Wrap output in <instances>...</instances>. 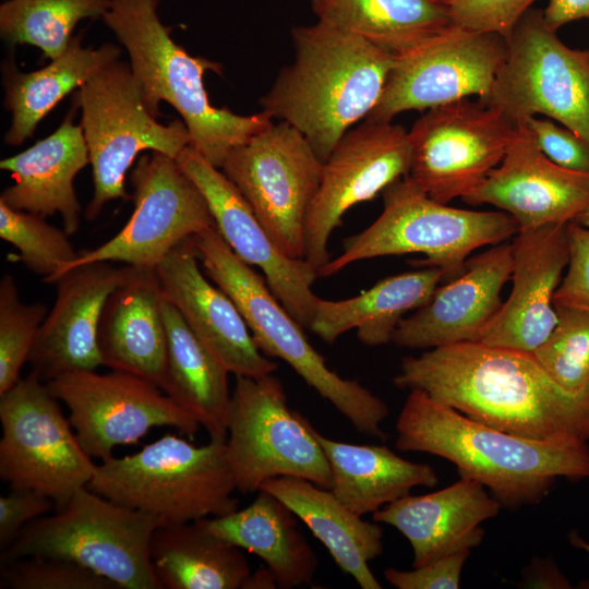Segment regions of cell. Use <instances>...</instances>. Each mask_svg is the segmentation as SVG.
Masks as SVG:
<instances>
[{
	"label": "cell",
	"mask_w": 589,
	"mask_h": 589,
	"mask_svg": "<svg viewBox=\"0 0 589 589\" xmlns=\"http://www.w3.org/2000/svg\"><path fill=\"white\" fill-rule=\"evenodd\" d=\"M393 383L512 434L584 440L577 398L530 352L480 341L441 346L404 358Z\"/></svg>",
	"instance_id": "6da1fadb"
},
{
	"label": "cell",
	"mask_w": 589,
	"mask_h": 589,
	"mask_svg": "<svg viewBox=\"0 0 589 589\" xmlns=\"http://www.w3.org/2000/svg\"><path fill=\"white\" fill-rule=\"evenodd\" d=\"M395 445L454 464L460 478L485 486L508 508L542 501L558 478L589 477L588 442L564 436L530 438L512 434L410 390L396 420Z\"/></svg>",
	"instance_id": "7a4b0ae2"
},
{
	"label": "cell",
	"mask_w": 589,
	"mask_h": 589,
	"mask_svg": "<svg viewBox=\"0 0 589 589\" xmlns=\"http://www.w3.org/2000/svg\"><path fill=\"white\" fill-rule=\"evenodd\" d=\"M293 61L261 98L262 110L286 121L324 163L339 140L377 105L395 56L322 22L291 29Z\"/></svg>",
	"instance_id": "3957f363"
},
{
	"label": "cell",
	"mask_w": 589,
	"mask_h": 589,
	"mask_svg": "<svg viewBox=\"0 0 589 589\" xmlns=\"http://www.w3.org/2000/svg\"><path fill=\"white\" fill-rule=\"evenodd\" d=\"M159 0H111L103 16L130 57L144 101L154 117L166 101L181 116L195 148L212 165L221 167L235 147L273 123L261 112L241 116L209 101L204 83L207 71L223 73V65L188 53L175 43L159 19Z\"/></svg>",
	"instance_id": "277c9868"
},
{
	"label": "cell",
	"mask_w": 589,
	"mask_h": 589,
	"mask_svg": "<svg viewBox=\"0 0 589 589\" xmlns=\"http://www.w3.org/2000/svg\"><path fill=\"white\" fill-rule=\"evenodd\" d=\"M207 276L238 306L259 349L285 361L320 396L329 401L360 433L386 440L382 423L387 404L358 381L341 377L312 346L303 326L269 287L221 238L216 227L190 239Z\"/></svg>",
	"instance_id": "5b68a950"
},
{
	"label": "cell",
	"mask_w": 589,
	"mask_h": 589,
	"mask_svg": "<svg viewBox=\"0 0 589 589\" xmlns=\"http://www.w3.org/2000/svg\"><path fill=\"white\" fill-rule=\"evenodd\" d=\"M159 526L219 517L238 509L226 438L204 445L167 433L141 450L103 460L87 485Z\"/></svg>",
	"instance_id": "8992f818"
},
{
	"label": "cell",
	"mask_w": 589,
	"mask_h": 589,
	"mask_svg": "<svg viewBox=\"0 0 589 589\" xmlns=\"http://www.w3.org/2000/svg\"><path fill=\"white\" fill-rule=\"evenodd\" d=\"M382 195L381 215L345 239L341 253L317 271L318 277L363 260L420 253L425 257L412 264L441 268L445 283L461 274L474 250L504 242L519 231L507 213L448 206L430 197L408 176L393 182Z\"/></svg>",
	"instance_id": "52a82bcc"
},
{
	"label": "cell",
	"mask_w": 589,
	"mask_h": 589,
	"mask_svg": "<svg viewBox=\"0 0 589 589\" xmlns=\"http://www.w3.org/2000/svg\"><path fill=\"white\" fill-rule=\"evenodd\" d=\"M156 517L120 505L88 486L56 515L27 524L1 552V561L41 555L75 562L118 589H163L151 562Z\"/></svg>",
	"instance_id": "ba28073f"
},
{
	"label": "cell",
	"mask_w": 589,
	"mask_h": 589,
	"mask_svg": "<svg viewBox=\"0 0 589 589\" xmlns=\"http://www.w3.org/2000/svg\"><path fill=\"white\" fill-rule=\"evenodd\" d=\"M81 128L93 168L94 192L85 217L95 219L105 204L131 200L125 175L137 155L159 152L177 158L191 144L182 120L161 124L145 105L130 64L115 61L87 80L75 95Z\"/></svg>",
	"instance_id": "9c48e42d"
},
{
	"label": "cell",
	"mask_w": 589,
	"mask_h": 589,
	"mask_svg": "<svg viewBox=\"0 0 589 589\" xmlns=\"http://www.w3.org/2000/svg\"><path fill=\"white\" fill-rule=\"evenodd\" d=\"M227 450L237 490L259 491L277 477L332 488V472L314 426L292 410L279 378L236 376L227 422Z\"/></svg>",
	"instance_id": "30bf717a"
},
{
	"label": "cell",
	"mask_w": 589,
	"mask_h": 589,
	"mask_svg": "<svg viewBox=\"0 0 589 589\" xmlns=\"http://www.w3.org/2000/svg\"><path fill=\"white\" fill-rule=\"evenodd\" d=\"M46 382L31 371L0 395V478L36 491L61 510L96 468Z\"/></svg>",
	"instance_id": "8fae6325"
},
{
	"label": "cell",
	"mask_w": 589,
	"mask_h": 589,
	"mask_svg": "<svg viewBox=\"0 0 589 589\" xmlns=\"http://www.w3.org/2000/svg\"><path fill=\"white\" fill-rule=\"evenodd\" d=\"M507 56L486 104L516 124L542 115L589 146V51L563 44L543 16L529 9L512 28Z\"/></svg>",
	"instance_id": "7c38bea8"
},
{
	"label": "cell",
	"mask_w": 589,
	"mask_h": 589,
	"mask_svg": "<svg viewBox=\"0 0 589 589\" xmlns=\"http://www.w3.org/2000/svg\"><path fill=\"white\" fill-rule=\"evenodd\" d=\"M323 164L300 131L279 121L231 149L220 170L283 251L304 259L305 221Z\"/></svg>",
	"instance_id": "4fadbf2b"
},
{
	"label": "cell",
	"mask_w": 589,
	"mask_h": 589,
	"mask_svg": "<svg viewBox=\"0 0 589 589\" xmlns=\"http://www.w3.org/2000/svg\"><path fill=\"white\" fill-rule=\"evenodd\" d=\"M517 125L480 99L428 109L408 131L407 176L440 203L462 200L502 161Z\"/></svg>",
	"instance_id": "5bb4252c"
},
{
	"label": "cell",
	"mask_w": 589,
	"mask_h": 589,
	"mask_svg": "<svg viewBox=\"0 0 589 589\" xmlns=\"http://www.w3.org/2000/svg\"><path fill=\"white\" fill-rule=\"evenodd\" d=\"M130 181L134 209L123 228L101 245L81 251L52 284L67 272L95 262L156 268L176 247L216 227L203 193L177 158L159 152L142 155Z\"/></svg>",
	"instance_id": "9a60e30c"
},
{
	"label": "cell",
	"mask_w": 589,
	"mask_h": 589,
	"mask_svg": "<svg viewBox=\"0 0 589 589\" xmlns=\"http://www.w3.org/2000/svg\"><path fill=\"white\" fill-rule=\"evenodd\" d=\"M46 384L68 407L83 449L101 461L113 456L116 447L137 443L153 428H175L193 440L201 426L158 386L131 373L72 371Z\"/></svg>",
	"instance_id": "2e32d148"
},
{
	"label": "cell",
	"mask_w": 589,
	"mask_h": 589,
	"mask_svg": "<svg viewBox=\"0 0 589 589\" xmlns=\"http://www.w3.org/2000/svg\"><path fill=\"white\" fill-rule=\"evenodd\" d=\"M507 56L497 33L453 24L394 59L383 94L366 119L392 121L410 110H428L471 96L486 103Z\"/></svg>",
	"instance_id": "e0dca14e"
},
{
	"label": "cell",
	"mask_w": 589,
	"mask_h": 589,
	"mask_svg": "<svg viewBox=\"0 0 589 589\" xmlns=\"http://www.w3.org/2000/svg\"><path fill=\"white\" fill-rule=\"evenodd\" d=\"M408 131L392 121L364 119L336 144L323 164L304 231V259L318 271L329 260L328 242L352 206L374 199L409 173Z\"/></svg>",
	"instance_id": "ac0fdd59"
},
{
	"label": "cell",
	"mask_w": 589,
	"mask_h": 589,
	"mask_svg": "<svg viewBox=\"0 0 589 589\" xmlns=\"http://www.w3.org/2000/svg\"><path fill=\"white\" fill-rule=\"evenodd\" d=\"M177 160L203 193L221 238L244 263L263 272L272 292L309 329L320 299L312 290L317 271L305 259L286 254L233 183L195 148L188 145Z\"/></svg>",
	"instance_id": "d6986e66"
},
{
	"label": "cell",
	"mask_w": 589,
	"mask_h": 589,
	"mask_svg": "<svg viewBox=\"0 0 589 589\" xmlns=\"http://www.w3.org/2000/svg\"><path fill=\"white\" fill-rule=\"evenodd\" d=\"M462 201L500 208L516 220L519 231L568 224L589 203V172L551 161L522 122L498 166Z\"/></svg>",
	"instance_id": "ffe728a7"
},
{
	"label": "cell",
	"mask_w": 589,
	"mask_h": 589,
	"mask_svg": "<svg viewBox=\"0 0 589 589\" xmlns=\"http://www.w3.org/2000/svg\"><path fill=\"white\" fill-rule=\"evenodd\" d=\"M512 271V243L505 241L469 259L460 275L438 286L423 306L400 321L392 341L425 350L480 341L503 305L501 291Z\"/></svg>",
	"instance_id": "44dd1931"
},
{
	"label": "cell",
	"mask_w": 589,
	"mask_h": 589,
	"mask_svg": "<svg viewBox=\"0 0 589 589\" xmlns=\"http://www.w3.org/2000/svg\"><path fill=\"white\" fill-rule=\"evenodd\" d=\"M136 266L95 262L63 274L57 298L41 323L28 357L32 372L44 382L63 373L103 365L97 335L108 297Z\"/></svg>",
	"instance_id": "7402d4cb"
},
{
	"label": "cell",
	"mask_w": 589,
	"mask_h": 589,
	"mask_svg": "<svg viewBox=\"0 0 589 589\" xmlns=\"http://www.w3.org/2000/svg\"><path fill=\"white\" fill-rule=\"evenodd\" d=\"M568 224L518 231L512 242V291L480 342L532 353L558 315L554 293L569 262Z\"/></svg>",
	"instance_id": "603a6c76"
},
{
	"label": "cell",
	"mask_w": 589,
	"mask_h": 589,
	"mask_svg": "<svg viewBox=\"0 0 589 589\" xmlns=\"http://www.w3.org/2000/svg\"><path fill=\"white\" fill-rule=\"evenodd\" d=\"M187 240L156 266L164 297L180 312L206 349L235 376L273 374L278 365L257 347L238 306L211 284Z\"/></svg>",
	"instance_id": "cb8c5ba5"
},
{
	"label": "cell",
	"mask_w": 589,
	"mask_h": 589,
	"mask_svg": "<svg viewBox=\"0 0 589 589\" xmlns=\"http://www.w3.org/2000/svg\"><path fill=\"white\" fill-rule=\"evenodd\" d=\"M501 503L481 483L460 478L423 495H406L372 514L374 521L396 528L410 543L412 567L478 546L481 524L498 515Z\"/></svg>",
	"instance_id": "d4e9b609"
},
{
	"label": "cell",
	"mask_w": 589,
	"mask_h": 589,
	"mask_svg": "<svg viewBox=\"0 0 589 589\" xmlns=\"http://www.w3.org/2000/svg\"><path fill=\"white\" fill-rule=\"evenodd\" d=\"M164 293L154 267H136L108 297L98 326L103 365L134 374L163 392L167 375Z\"/></svg>",
	"instance_id": "484cf974"
},
{
	"label": "cell",
	"mask_w": 589,
	"mask_h": 589,
	"mask_svg": "<svg viewBox=\"0 0 589 589\" xmlns=\"http://www.w3.org/2000/svg\"><path fill=\"white\" fill-rule=\"evenodd\" d=\"M73 113L72 108L52 134L0 161V168L14 180L2 191L0 201L45 218L60 214L69 236L80 226L81 205L74 179L89 163L83 131L73 123Z\"/></svg>",
	"instance_id": "4316f807"
},
{
	"label": "cell",
	"mask_w": 589,
	"mask_h": 589,
	"mask_svg": "<svg viewBox=\"0 0 589 589\" xmlns=\"http://www.w3.org/2000/svg\"><path fill=\"white\" fill-rule=\"evenodd\" d=\"M260 490L286 504L324 544L336 565L362 589H382L369 566L383 552V529L378 522L363 520L330 489L303 478H273Z\"/></svg>",
	"instance_id": "83f0119b"
},
{
	"label": "cell",
	"mask_w": 589,
	"mask_h": 589,
	"mask_svg": "<svg viewBox=\"0 0 589 589\" xmlns=\"http://www.w3.org/2000/svg\"><path fill=\"white\" fill-rule=\"evenodd\" d=\"M443 277L441 268L421 266L383 278L352 298H320L309 329L327 344L351 329L365 346L388 344L400 321L431 299Z\"/></svg>",
	"instance_id": "f1b7e54d"
},
{
	"label": "cell",
	"mask_w": 589,
	"mask_h": 589,
	"mask_svg": "<svg viewBox=\"0 0 589 589\" xmlns=\"http://www.w3.org/2000/svg\"><path fill=\"white\" fill-rule=\"evenodd\" d=\"M257 492L247 507L200 519L202 525L220 539L259 556L279 588L311 584L318 561L298 528V517L272 493Z\"/></svg>",
	"instance_id": "f546056e"
},
{
	"label": "cell",
	"mask_w": 589,
	"mask_h": 589,
	"mask_svg": "<svg viewBox=\"0 0 589 589\" xmlns=\"http://www.w3.org/2000/svg\"><path fill=\"white\" fill-rule=\"evenodd\" d=\"M315 435L332 472L330 490L349 509L363 516L401 498L414 486L433 488L436 471L407 460L385 445L352 444Z\"/></svg>",
	"instance_id": "4dcf8cb0"
},
{
	"label": "cell",
	"mask_w": 589,
	"mask_h": 589,
	"mask_svg": "<svg viewBox=\"0 0 589 589\" xmlns=\"http://www.w3.org/2000/svg\"><path fill=\"white\" fill-rule=\"evenodd\" d=\"M81 41L82 34L74 36L61 56L37 71L20 72L13 61L3 64V105L12 116L5 144L24 143L57 104L121 55L113 44L92 48Z\"/></svg>",
	"instance_id": "1f68e13d"
},
{
	"label": "cell",
	"mask_w": 589,
	"mask_h": 589,
	"mask_svg": "<svg viewBox=\"0 0 589 589\" xmlns=\"http://www.w3.org/2000/svg\"><path fill=\"white\" fill-rule=\"evenodd\" d=\"M167 375L164 392L209 434L226 438L231 402L229 371L206 349L177 308L164 297Z\"/></svg>",
	"instance_id": "d6a6232c"
},
{
	"label": "cell",
	"mask_w": 589,
	"mask_h": 589,
	"mask_svg": "<svg viewBox=\"0 0 589 589\" xmlns=\"http://www.w3.org/2000/svg\"><path fill=\"white\" fill-rule=\"evenodd\" d=\"M149 555L163 589H243L252 573L242 550L201 520L158 526Z\"/></svg>",
	"instance_id": "836d02e7"
},
{
	"label": "cell",
	"mask_w": 589,
	"mask_h": 589,
	"mask_svg": "<svg viewBox=\"0 0 589 589\" xmlns=\"http://www.w3.org/2000/svg\"><path fill=\"white\" fill-rule=\"evenodd\" d=\"M318 22L361 37L397 57L453 25L437 0H311Z\"/></svg>",
	"instance_id": "e575fe53"
},
{
	"label": "cell",
	"mask_w": 589,
	"mask_h": 589,
	"mask_svg": "<svg viewBox=\"0 0 589 589\" xmlns=\"http://www.w3.org/2000/svg\"><path fill=\"white\" fill-rule=\"evenodd\" d=\"M111 0H8L0 5V34L11 46L27 44L50 60L71 43L75 26L104 16Z\"/></svg>",
	"instance_id": "d590c367"
},
{
	"label": "cell",
	"mask_w": 589,
	"mask_h": 589,
	"mask_svg": "<svg viewBox=\"0 0 589 589\" xmlns=\"http://www.w3.org/2000/svg\"><path fill=\"white\" fill-rule=\"evenodd\" d=\"M0 237L19 250L10 261L23 263L29 271L52 284L56 276L80 252L64 229H59L37 214L13 209L0 201Z\"/></svg>",
	"instance_id": "8d00e7d4"
},
{
	"label": "cell",
	"mask_w": 589,
	"mask_h": 589,
	"mask_svg": "<svg viewBox=\"0 0 589 589\" xmlns=\"http://www.w3.org/2000/svg\"><path fill=\"white\" fill-rule=\"evenodd\" d=\"M555 309L557 324L532 354L564 390L577 397L589 380V313Z\"/></svg>",
	"instance_id": "74e56055"
},
{
	"label": "cell",
	"mask_w": 589,
	"mask_h": 589,
	"mask_svg": "<svg viewBox=\"0 0 589 589\" xmlns=\"http://www.w3.org/2000/svg\"><path fill=\"white\" fill-rule=\"evenodd\" d=\"M47 316L41 302L20 300L15 279L5 274L0 281V395L13 387Z\"/></svg>",
	"instance_id": "f35d334b"
},
{
	"label": "cell",
	"mask_w": 589,
	"mask_h": 589,
	"mask_svg": "<svg viewBox=\"0 0 589 589\" xmlns=\"http://www.w3.org/2000/svg\"><path fill=\"white\" fill-rule=\"evenodd\" d=\"M1 589H118L110 580L63 558L33 555L4 562Z\"/></svg>",
	"instance_id": "ab89813d"
},
{
	"label": "cell",
	"mask_w": 589,
	"mask_h": 589,
	"mask_svg": "<svg viewBox=\"0 0 589 589\" xmlns=\"http://www.w3.org/2000/svg\"><path fill=\"white\" fill-rule=\"evenodd\" d=\"M537 0H454L453 24L472 31L497 33L505 38Z\"/></svg>",
	"instance_id": "60d3db41"
},
{
	"label": "cell",
	"mask_w": 589,
	"mask_h": 589,
	"mask_svg": "<svg viewBox=\"0 0 589 589\" xmlns=\"http://www.w3.org/2000/svg\"><path fill=\"white\" fill-rule=\"evenodd\" d=\"M567 231L569 262L553 304L589 313V229L570 221Z\"/></svg>",
	"instance_id": "b9f144b4"
},
{
	"label": "cell",
	"mask_w": 589,
	"mask_h": 589,
	"mask_svg": "<svg viewBox=\"0 0 589 589\" xmlns=\"http://www.w3.org/2000/svg\"><path fill=\"white\" fill-rule=\"evenodd\" d=\"M524 123L551 161L569 170L589 172V146L574 132L546 117H531Z\"/></svg>",
	"instance_id": "7bdbcfd3"
},
{
	"label": "cell",
	"mask_w": 589,
	"mask_h": 589,
	"mask_svg": "<svg viewBox=\"0 0 589 589\" xmlns=\"http://www.w3.org/2000/svg\"><path fill=\"white\" fill-rule=\"evenodd\" d=\"M470 552L464 549L410 570L389 567L384 570V578L397 589H458Z\"/></svg>",
	"instance_id": "ee69618b"
},
{
	"label": "cell",
	"mask_w": 589,
	"mask_h": 589,
	"mask_svg": "<svg viewBox=\"0 0 589 589\" xmlns=\"http://www.w3.org/2000/svg\"><path fill=\"white\" fill-rule=\"evenodd\" d=\"M55 503L32 490L12 489L0 496V545L8 546L31 521L45 516Z\"/></svg>",
	"instance_id": "f6af8a7d"
},
{
	"label": "cell",
	"mask_w": 589,
	"mask_h": 589,
	"mask_svg": "<svg viewBox=\"0 0 589 589\" xmlns=\"http://www.w3.org/2000/svg\"><path fill=\"white\" fill-rule=\"evenodd\" d=\"M543 16L546 25L556 32L573 21L589 19V0H549Z\"/></svg>",
	"instance_id": "bcb514c9"
},
{
	"label": "cell",
	"mask_w": 589,
	"mask_h": 589,
	"mask_svg": "<svg viewBox=\"0 0 589 589\" xmlns=\"http://www.w3.org/2000/svg\"><path fill=\"white\" fill-rule=\"evenodd\" d=\"M277 581L272 572L265 566L251 573L243 589H275Z\"/></svg>",
	"instance_id": "7dc6e473"
},
{
	"label": "cell",
	"mask_w": 589,
	"mask_h": 589,
	"mask_svg": "<svg viewBox=\"0 0 589 589\" xmlns=\"http://www.w3.org/2000/svg\"><path fill=\"white\" fill-rule=\"evenodd\" d=\"M569 542L573 546L585 551L589 555V542L579 536L578 532L573 531L569 533Z\"/></svg>",
	"instance_id": "c3c4849f"
},
{
	"label": "cell",
	"mask_w": 589,
	"mask_h": 589,
	"mask_svg": "<svg viewBox=\"0 0 589 589\" xmlns=\"http://www.w3.org/2000/svg\"><path fill=\"white\" fill-rule=\"evenodd\" d=\"M573 223L589 229V203L588 205L573 219Z\"/></svg>",
	"instance_id": "681fc988"
},
{
	"label": "cell",
	"mask_w": 589,
	"mask_h": 589,
	"mask_svg": "<svg viewBox=\"0 0 589 589\" xmlns=\"http://www.w3.org/2000/svg\"><path fill=\"white\" fill-rule=\"evenodd\" d=\"M440 2H443L445 4H449L450 2H453L454 0H437Z\"/></svg>",
	"instance_id": "f907efd6"
}]
</instances>
